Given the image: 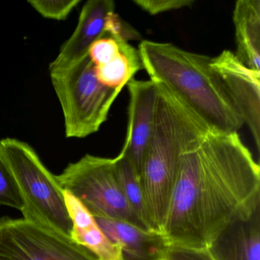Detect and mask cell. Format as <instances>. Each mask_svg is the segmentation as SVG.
<instances>
[{"label": "cell", "mask_w": 260, "mask_h": 260, "mask_svg": "<svg viewBox=\"0 0 260 260\" xmlns=\"http://www.w3.org/2000/svg\"><path fill=\"white\" fill-rule=\"evenodd\" d=\"M115 2L112 0L87 1L82 9L75 31L50 64V72L66 69L88 56L91 45L106 36V18L109 13L115 12Z\"/></svg>", "instance_id": "30bf717a"}, {"label": "cell", "mask_w": 260, "mask_h": 260, "mask_svg": "<svg viewBox=\"0 0 260 260\" xmlns=\"http://www.w3.org/2000/svg\"><path fill=\"white\" fill-rule=\"evenodd\" d=\"M64 197L72 219L73 241L86 247L99 260H124L119 245L105 235L93 216L70 193L64 191Z\"/></svg>", "instance_id": "4fadbf2b"}, {"label": "cell", "mask_w": 260, "mask_h": 260, "mask_svg": "<svg viewBox=\"0 0 260 260\" xmlns=\"http://www.w3.org/2000/svg\"><path fill=\"white\" fill-rule=\"evenodd\" d=\"M236 57L247 68L260 71V0H239L233 14Z\"/></svg>", "instance_id": "5bb4252c"}, {"label": "cell", "mask_w": 260, "mask_h": 260, "mask_svg": "<svg viewBox=\"0 0 260 260\" xmlns=\"http://www.w3.org/2000/svg\"><path fill=\"white\" fill-rule=\"evenodd\" d=\"M28 4L43 17L65 20L80 4V0H31Z\"/></svg>", "instance_id": "ac0fdd59"}, {"label": "cell", "mask_w": 260, "mask_h": 260, "mask_svg": "<svg viewBox=\"0 0 260 260\" xmlns=\"http://www.w3.org/2000/svg\"><path fill=\"white\" fill-rule=\"evenodd\" d=\"M105 33L106 36L127 42L141 39L140 33L132 25L124 22L115 12L109 13L106 18Z\"/></svg>", "instance_id": "ffe728a7"}, {"label": "cell", "mask_w": 260, "mask_h": 260, "mask_svg": "<svg viewBox=\"0 0 260 260\" xmlns=\"http://www.w3.org/2000/svg\"><path fill=\"white\" fill-rule=\"evenodd\" d=\"M122 42L124 41L105 36L91 45L88 55L95 67L103 66L109 63L119 53Z\"/></svg>", "instance_id": "d6986e66"}, {"label": "cell", "mask_w": 260, "mask_h": 260, "mask_svg": "<svg viewBox=\"0 0 260 260\" xmlns=\"http://www.w3.org/2000/svg\"><path fill=\"white\" fill-rule=\"evenodd\" d=\"M55 177L62 189L77 199L94 217L116 219L147 230L124 199L115 158L86 154Z\"/></svg>", "instance_id": "8992f818"}, {"label": "cell", "mask_w": 260, "mask_h": 260, "mask_svg": "<svg viewBox=\"0 0 260 260\" xmlns=\"http://www.w3.org/2000/svg\"><path fill=\"white\" fill-rule=\"evenodd\" d=\"M0 153L23 199V218L72 240L73 222L64 191L33 147L16 138H4L0 140Z\"/></svg>", "instance_id": "277c9868"}, {"label": "cell", "mask_w": 260, "mask_h": 260, "mask_svg": "<svg viewBox=\"0 0 260 260\" xmlns=\"http://www.w3.org/2000/svg\"><path fill=\"white\" fill-rule=\"evenodd\" d=\"M156 84L154 124L140 179L150 228L162 234L181 157L212 131L168 89Z\"/></svg>", "instance_id": "3957f363"}, {"label": "cell", "mask_w": 260, "mask_h": 260, "mask_svg": "<svg viewBox=\"0 0 260 260\" xmlns=\"http://www.w3.org/2000/svg\"><path fill=\"white\" fill-rule=\"evenodd\" d=\"M0 205L11 207L22 211L23 199L16 179L0 153Z\"/></svg>", "instance_id": "e0dca14e"}, {"label": "cell", "mask_w": 260, "mask_h": 260, "mask_svg": "<svg viewBox=\"0 0 260 260\" xmlns=\"http://www.w3.org/2000/svg\"><path fill=\"white\" fill-rule=\"evenodd\" d=\"M50 76L63 111L67 138H83L98 132L122 90L99 81L89 55Z\"/></svg>", "instance_id": "5b68a950"}, {"label": "cell", "mask_w": 260, "mask_h": 260, "mask_svg": "<svg viewBox=\"0 0 260 260\" xmlns=\"http://www.w3.org/2000/svg\"><path fill=\"white\" fill-rule=\"evenodd\" d=\"M208 250L214 260H260V208L228 225Z\"/></svg>", "instance_id": "8fae6325"}, {"label": "cell", "mask_w": 260, "mask_h": 260, "mask_svg": "<svg viewBox=\"0 0 260 260\" xmlns=\"http://www.w3.org/2000/svg\"><path fill=\"white\" fill-rule=\"evenodd\" d=\"M94 218L105 235L119 245L124 260H159L168 246L162 234L123 220Z\"/></svg>", "instance_id": "7c38bea8"}, {"label": "cell", "mask_w": 260, "mask_h": 260, "mask_svg": "<svg viewBox=\"0 0 260 260\" xmlns=\"http://www.w3.org/2000/svg\"><path fill=\"white\" fill-rule=\"evenodd\" d=\"M130 102L128 124L124 147L137 173L141 176L146 150L154 124L158 88L152 80L127 83Z\"/></svg>", "instance_id": "9c48e42d"}, {"label": "cell", "mask_w": 260, "mask_h": 260, "mask_svg": "<svg viewBox=\"0 0 260 260\" xmlns=\"http://www.w3.org/2000/svg\"><path fill=\"white\" fill-rule=\"evenodd\" d=\"M138 50L150 80L168 89L210 130L237 133L243 127L240 111L211 68L212 57L147 40L142 41Z\"/></svg>", "instance_id": "7a4b0ae2"}, {"label": "cell", "mask_w": 260, "mask_h": 260, "mask_svg": "<svg viewBox=\"0 0 260 260\" xmlns=\"http://www.w3.org/2000/svg\"><path fill=\"white\" fill-rule=\"evenodd\" d=\"M115 164L118 182L126 202L144 228L147 231H152L144 205L141 179L124 147L119 154L115 157Z\"/></svg>", "instance_id": "2e32d148"}, {"label": "cell", "mask_w": 260, "mask_h": 260, "mask_svg": "<svg viewBox=\"0 0 260 260\" xmlns=\"http://www.w3.org/2000/svg\"><path fill=\"white\" fill-rule=\"evenodd\" d=\"M144 11L152 16L161 14L166 12L189 7L194 4V0H134Z\"/></svg>", "instance_id": "44dd1931"}, {"label": "cell", "mask_w": 260, "mask_h": 260, "mask_svg": "<svg viewBox=\"0 0 260 260\" xmlns=\"http://www.w3.org/2000/svg\"><path fill=\"white\" fill-rule=\"evenodd\" d=\"M260 208V168L238 133L210 132L181 157L162 236L208 249L228 225Z\"/></svg>", "instance_id": "6da1fadb"}, {"label": "cell", "mask_w": 260, "mask_h": 260, "mask_svg": "<svg viewBox=\"0 0 260 260\" xmlns=\"http://www.w3.org/2000/svg\"><path fill=\"white\" fill-rule=\"evenodd\" d=\"M95 68L102 84L112 89H123L143 69V65L138 50L128 42H122L119 53L112 60Z\"/></svg>", "instance_id": "9a60e30c"}, {"label": "cell", "mask_w": 260, "mask_h": 260, "mask_svg": "<svg viewBox=\"0 0 260 260\" xmlns=\"http://www.w3.org/2000/svg\"><path fill=\"white\" fill-rule=\"evenodd\" d=\"M159 260H214L208 249L167 246Z\"/></svg>", "instance_id": "7402d4cb"}, {"label": "cell", "mask_w": 260, "mask_h": 260, "mask_svg": "<svg viewBox=\"0 0 260 260\" xmlns=\"http://www.w3.org/2000/svg\"><path fill=\"white\" fill-rule=\"evenodd\" d=\"M211 68L218 74L260 148V71L247 68L230 51L212 57Z\"/></svg>", "instance_id": "ba28073f"}, {"label": "cell", "mask_w": 260, "mask_h": 260, "mask_svg": "<svg viewBox=\"0 0 260 260\" xmlns=\"http://www.w3.org/2000/svg\"><path fill=\"white\" fill-rule=\"evenodd\" d=\"M0 260H99L86 247L24 218L0 217Z\"/></svg>", "instance_id": "52a82bcc"}]
</instances>
